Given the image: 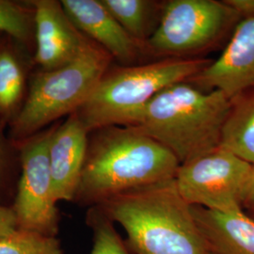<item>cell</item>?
<instances>
[{"mask_svg":"<svg viewBox=\"0 0 254 254\" xmlns=\"http://www.w3.org/2000/svg\"><path fill=\"white\" fill-rule=\"evenodd\" d=\"M90 132L74 112L54 127L48 147L55 200H74L85 163Z\"/></svg>","mask_w":254,"mask_h":254,"instance_id":"12","label":"cell"},{"mask_svg":"<svg viewBox=\"0 0 254 254\" xmlns=\"http://www.w3.org/2000/svg\"><path fill=\"white\" fill-rule=\"evenodd\" d=\"M240 21L224 1H165L159 26L146 43V52L166 58H191L187 56L216 45Z\"/></svg>","mask_w":254,"mask_h":254,"instance_id":"6","label":"cell"},{"mask_svg":"<svg viewBox=\"0 0 254 254\" xmlns=\"http://www.w3.org/2000/svg\"><path fill=\"white\" fill-rule=\"evenodd\" d=\"M92 133L74 201L95 206L175 178L176 156L136 127L113 126Z\"/></svg>","mask_w":254,"mask_h":254,"instance_id":"1","label":"cell"},{"mask_svg":"<svg viewBox=\"0 0 254 254\" xmlns=\"http://www.w3.org/2000/svg\"><path fill=\"white\" fill-rule=\"evenodd\" d=\"M67 16L75 27L124 66L137 64L146 52L121 26L102 0H63Z\"/></svg>","mask_w":254,"mask_h":254,"instance_id":"11","label":"cell"},{"mask_svg":"<svg viewBox=\"0 0 254 254\" xmlns=\"http://www.w3.org/2000/svg\"><path fill=\"white\" fill-rule=\"evenodd\" d=\"M98 206L125 229L132 254H211L174 179L121 194Z\"/></svg>","mask_w":254,"mask_h":254,"instance_id":"2","label":"cell"},{"mask_svg":"<svg viewBox=\"0 0 254 254\" xmlns=\"http://www.w3.org/2000/svg\"><path fill=\"white\" fill-rule=\"evenodd\" d=\"M219 147L254 164V93L233 100Z\"/></svg>","mask_w":254,"mask_h":254,"instance_id":"15","label":"cell"},{"mask_svg":"<svg viewBox=\"0 0 254 254\" xmlns=\"http://www.w3.org/2000/svg\"><path fill=\"white\" fill-rule=\"evenodd\" d=\"M242 207L251 210L253 213L254 212V164L252 165V169L243 191Z\"/></svg>","mask_w":254,"mask_h":254,"instance_id":"22","label":"cell"},{"mask_svg":"<svg viewBox=\"0 0 254 254\" xmlns=\"http://www.w3.org/2000/svg\"><path fill=\"white\" fill-rule=\"evenodd\" d=\"M53 129L27 138L21 148L22 173L11 207L19 229L56 236L59 211L53 193L48 147Z\"/></svg>","mask_w":254,"mask_h":254,"instance_id":"8","label":"cell"},{"mask_svg":"<svg viewBox=\"0 0 254 254\" xmlns=\"http://www.w3.org/2000/svg\"><path fill=\"white\" fill-rule=\"evenodd\" d=\"M34 10L37 50L35 59L44 71L72 63L91 41L75 27L67 16L62 2L37 0Z\"/></svg>","mask_w":254,"mask_h":254,"instance_id":"10","label":"cell"},{"mask_svg":"<svg viewBox=\"0 0 254 254\" xmlns=\"http://www.w3.org/2000/svg\"><path fill=\"white\" fill-rule=\"evenodd\" d=\"M17 218L11 207L0 205V239L18 230Z\"/></svg>","mask_w":254,"mask_h":254,"instance_id":"20","label":"cell"},{"mask_svg":"<svg viewBox=\"0 0 254 254\" xmlns=\"http://www.w3.org/2000/svg\"><path fill=\"white\" fill-rule=\"evenodd\" d=\"M211 254H254V219L243 211L223 213L191 206Z\"/></svg>","mask_w":254,"mask_h":254,"instance_id":"13","label":"cell"},{"mask_svg":"<svg viewBox=\"0 0 254 254\" xmlns=\"http://www.w3.org/2000/svg\"><path fill=\"white\" fill-rule=\"evenodd\" d=\"M253 215H254V212L253 213Z\"/></svg>","mask_w":254,"mask_h":254,"instance_id":"24","label":"cell"},{"mask_svg":"<svg viewBox=\"0 0 254 254\" xmlns=\"http://www.w3.org/2000/svg\"><path fill=\"white\" fill-rule=\"evenodd\" d=\"M34 10L29 12L22 5L9 0H0V32L21 42H27L32 34Z\"/></svg>","mask_w":254,"mask_h":254,"instance_id":"19","label":"cell"},{"mask_svg":"<svg viewBox=\"0 0 254 254\" xmlns=\"http://www.w3.org/2000/svg\"><path fill=\"white\" fill-rule=\"evenodd\" d=\"M121 26L138 44H145L159 26L164 3L154 0H102Z\"/></svg>","mask_w":254,"mask_h":254,"instance_id":"14","label":"cell"},{"mask_svg":"<svg viewBox=\"0 0 254 254\" xmlns=\"http://www.w3.org/2000/svg\"><path fill=\"white\" fill-rule=\"evenodd\" d=\"M241 20L254 18V0H224Z\"/></svg>","mask_w":254,"mask_h":254,"instance_id":"21","label":"cell"},{"mask_svg":"<svg viewBox=\"0 0 254 254\" xmlns=\"http://www.w3.org/2000/svg\"><path fill=\"white\" fill-rule=\"evenodd\" d=\"M2 174H3V160H2V154L0 150V182L2 179Z\"/></svg>","mask_w":254,"mask_h":254,"instance_id":"23","label":"cell"},{"mask_svg":"<svg viewBox=\"0 0 254 254\" xmlns=\"http://www.w3.org/2000/svg\"><path fill=\"white\" fill-rule=\"evenodd\" d=\"M252 164L218 147L181 164L174 178L191 206L223 213L243 211L242 196Z\"/></svg>","mask_w":254,"mask_h":254,"instance_id":"7","label":"cell"},{"mask_svg":"<svg viewBox=\"0 0 254 254\" xmlns=\"http://www.w3.org/2000/svg\"><path fill=\"white\" fill-rule=\"evenodd\" d=\"M25 88V73L18 58L9 49H0V113L15 110Z\"/></svg>","mask_w":254,"mask_h":254,"instance_id":"16","label":"cell"},{"mask_svg":"<svg viewBox=\"0 0 254 254\" xmlns=\"http://www.w3.org/2000/svg\"><path fill=\"white\" fill-rule=\"evenodd\" d=\"M86 223L91 228L93 238L90 254H132L126 240L119 235L114 222L98 205L88 209Z\"/></svg>","mask_w":254,"mask_h":254,"instance_id":"17","label":"cell"},{"mask_svg":"<svg viewBox=\"0 0 254 254\" xmlns=\"http://www.w3.org/2000/svg\"><path fill=\"white\" fill-rule=\"evenodd\" d=\"M0 254H64V251L56 236L18 229L0 239Z\"/></svg>","mask_w":254,"mask_h":254,"instance_id":"18","label":"cell"},{"mask_svg":"<svg viewBox=\"0 0 254 254\" xmlns=\"http://www.w3.org/2000/svg\"><path fill=\"white\" fill-rule=\"evenodd\" d=\"M212 63L204 58H163L108 70L75 113L91 133L103 127H133L147 105L167 87L188 82Z\"/></svg>","mask_w":254,"mask_h":254,"instance_id":"4","label":"cell"},{"mask_svg":"<svg viewBox=\"0 0 254 254\" xmlns=\"http://www.w3.org/2000/svg\"><path fill=\"white\" fill-rule=\"evenodd\" d=\"M188 82L232 101L254 88V18L241 20L218 60Z\"/></svg>","mask_w":254,"mask_h":254,"instance_id":"9","label":"cell"},{"mask_svg":"<svg viewBox=\"0 0 254 254\" xmlns=\"http://www.w3.org/2000/svg\"><path fill=\"white\" fill-rule=\"evenodd\" d=\"M232 105L221 91L179 82L157 93L133 127L170 150L181 165L220 146Z\"/></svg>","mask_w":254,"mask_h":254,"instance_id":"3","label":"cell"},{"mask_svg":"<svg viewBox=\"0 0 254 254\" xmlns=\"http://www.w3.org/2000/svg\"><path fill=\"white\" fill-rule=\"evenodd\" d=\"M111 60L106 50L91 41L72 63L36 74L13 120L12 136L27 139L48 124L76 112L108 72Z\"/></svg>","mask_w":254,"mask_h":254,"instance_id":"5","label":"cell"}]
</instances>
